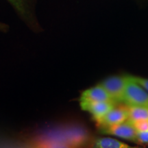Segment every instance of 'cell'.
Masks as SVG:
<instances>
[{"label":"cell","instance_id":"1","mask_svg":"<svg viewBox=\"0 0 148 148\" xmlns=\"http://www.w3.org/2000/svg\"><path fill=\"white\" fill-rule=\"evenodd\" d=\"M127 76V81L123 103L128 107L148 108V92L133 80L131 75Z\"/></svg>","mask_w":148,"mask_h":148},{"label":"cell","instance_id":"2","mask_svg":"<svg viewBox=\"0 0 148 148\" xmlns=\"http://www.w3.org/2000/svg\"><path fill=\"white\" fill-rule=\"evenodd\" d=\"M127 81V75H114L105 79L99 83L115 103L123 102L125 86Z\"/></svg>","mask_w":148,"mask_h":148},{"label":"cell","instance_id":"3","mask_svg":"<svg viewBox=\"0 0 148 148\" xmlns=\"http://www.w3.org/2000/svg\"><path fill=\"white\" fill-rule=\"evenodd\" d=\"M101 134L110 135L135 143L137 131L130 121L127 120L123 123L99 129Z\"/></svg>","mask_w":148,"mask_h":148},{"label":"cell","instance_id":"4","mask_svg":"<svg viewBox=\"0 0 148 148\" xmlns=\"http://www.w3.org/2000/svg\"><path fill=\"white\" fill-rule=\"evenodd\" d=\"M128 118L129 111L127 106H114L102 118L96 122L99 128H101V127H106L123 123L128 120Z\"/></svg>","mask_w":148,"mask_h":148},{"label":"cell","instance_id":"5","mask_svg":"<svg viewBox=\"0 0 148 148\" xmlns=\"http://www.w3.org/2000/svg\"><path fill=\"white\" fill-rule=\"evenodd\" d=\"M116 103L114 101H98V102H80L81 108L83 110L89 112L97 121L101 118L112 109Z\"/></svg>","mask_w":148,"mask_h":148},{"label":"cell","instance_id":"6","mask_svg":"<svg viewBox=\"0 0 148 148\" xmlns=\"http://www.w3.org/2000/svg\"><path fill=\"white\" fill-rule=\"evenodd\" d=\"M80 102L113 101L110 96L100 84L84 90L79 98Z\"/></svg>","mask_w":148,"mask_h":148},{"label":"cell","instance_id":"7","mask_svg":"<svg viewBox=\"0 0 148 148\" xmlns=\"http://www.w3.org/2000/svg\"><path fill=\"white\" fill-rule=\"evenodd\" d=\"M134 147L110 137L97 138L92 144L91 148H134Z\"/></svg>","mask_w":148,"mask_h":148},{"label":"cell","instance_id":"8","mask_svg":"<svg viewBox=\"0 0 148 148\" xmlns=\"http://www.w3.org/2000/svg\"><path fill=\"white\" fill-rule=\"evenodd\" d=\"M129 118L130 122L148 121V108L143 107H128Z\"/></svg>","mask_w":148,"mask_h":148},{"label":"cell","instance_id":"9","mask_svg":"<svg viewBox=\"0 0 148 148\" xmlns=\"http://www.w3.org/2000/svg\"><path fill=\"white\" fill-rule=\"evenodd\" d=\"M12 3L14 8L22 15H25L27 13V0H8Z\"/></svg>","mask_w":148,"mask_h":148},{"label":"cell","instance_id":"10","mask_svg":"<svg viewBox=\"0 0 148 148\" xmlns=\"http://www.w3.org/2000/svg\"><path fill=\"white\" fill-rule=\"evenodd\" d=\"M37 148H75L64 142H46L37 146Z\"/></svg>","mask_w":148,"mask_h":148},{"label":"cell","instance_id":"11","mask_svg":"<svg viewBox=\"0 0 148 148\" xmlns=\"http://www.w3.org/2000/svg\"><path fill=\"white\" fill-rule=\"evenodd\" d=\"M137 132H148V121L131 122Z\"/></svg>","mask_w":148,"mask_h":148},{"label":"cell","instance_id":"12","mask_svg":"<svg viewBox=\"0 0 148 148\" xmlns=\"http://www.w3.org/2000/svg\"><path fill=\"white\" fill-rule=\"evenodd\" d=\"M135 143L138 144H148V132H137Z\"/></svg>","mask_w":148,"mask_h":148},{"label":"cell","instance_id":"13","mask_svg":"<svg viewBox=\"0 0 148 148\" xmlns=\"http://www.w3.org/2000/svg\"><path fill=\"white\" fill-rule=\"evenodd\" d=\"M131 77L133 79V80L135 81L137 84L142 86L146 91L148 92V79L144 78V77H138V76H132L131 75Z\"/></svg>","mask_w":148,"mask_h":148},{"label":"cell","instance_id":"14","mask_svg":"<svg viewBox=\"0 0 148 148\" xmlns=\"http://www.w3.org/2000/svg\"><path fill=\"white\" fill-rule=\"evenodd\" d=\"M134 148H142V147H134Z\"/></svg>","mask_w":148,"mask_h":148}]
</instances>
